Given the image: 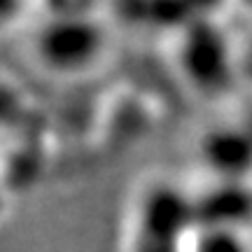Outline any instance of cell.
Returning <instances> with one entry per match:
<instances>
[{
  "mask_svg": "<svg viewBox=\"0 0 252 252\" xmlns=\"http://www.w3.org/2000/svg\"><path fill=\"white\" fill-rule=\"evenodd\" d=\"M105 31L91 17V5H54L33 37L35 59L47 70L77 75L98 61Z\"/></svg>",
  "mask_w": 252,
  "mask_h": 252,
  "instance_id": "obj_1",
  "label": "cell"
},
{
  "mask_svg": "<svg viewBox=\"0 0 252 252\" xmlns=\"http://www.w3.org/2000/svg\"><path fill=\"white\" fill-rule=\"evenodd\" d=\"M178 63L198 91L217 96L234 80V52L213 19L196 17L180 31Z\"/></svg>",
  "mask_w": 252,
  "mask_h": 252,
  "instance_id": "obj_2",
  "label": "cell"
},
{
  "mask_svg": "<svg viewBox=\"0 0 252 252\" xmlns=\"http://www.w3.org/2000/svg\"><path fill=\"white\" fill-rule=\"evenodd\" d=\"M196 231L194 196L171 182H157L143 191L135 208V236L182 245Z\"/></svg>",
  "mask_w": 252,
  "mask_h": 252,
  "instance_id": "obj_3",
  "label": "cell"
},
{
  "mask_svg": "<svg viewBox=\"0 0 252 252\" xmlns=\"http://www.w3.org/2000/svg\"><path fill=\"white\" fill-rule=\"evenodd\" d=\"M201 161L217 180L248 182L252 173V128L245 126H215L198 145Z\"/></svg>",
  "mask_w": 252,
  "mask_h": 252,
  "instance_id": "obj_4",
  "label": "cell"
},
{
  "mask_svg": "<svg viewBox=\"0 0 252 252\" xmlns=\"http://www.w3.org/2000/svg\"><path fill=\"white\" fill-rule=\"evenodd\" d=\"M196 229H234L243 231L252 222V187L248 182L217 180L206 191L194 196Z\"/></svg>",
  "mask_w": 252,
  "mask_h": 252,
  "instance_id": "obj_5",
  "label": "cell"
},
{
  "mask_svg": "<svg viewBox=\"0 0 252 252\" xmlns=\"http://www.w3.org/2000/svg\"><path fill=\"white\" fill-rule=\"evenodd\" d=\"M189 241H191L189 252H252L243 231H234V229L201 226L191 234Z\"/></svg>",
  "mask_w": 252,
  "mask_h": 252,
  "instance_id": "obj_6",
  "label": "cell"
},
{
  "mask_svg": "<svg viewBox=\"0 0 252 252\" xmlns=\"http://www.w3.org/2000/svg\"><path fill=\"white\" fill-rule=\"evenodd\" d=\"M135 9L140 12V21L159 26V28H166V31H173V28L182 31V28L189 26L198 17L196 7H191V5H173V2L135 5Z\"/></svg>",
  "mask_w": 252,
  "mask_h": 252,
  "instance_id": "obj_7",
  "label": "cell"
},
{
  "mask_svg": "<svg viewBox=\"0 0 252 252\" xmlns=\"http://www.w3.org/2000/svg\"><path fill=\"white\" fill-rule=\"evenodd\" d=\"M131 252H185V250H182V245L159 243V241H147V238L135 236L133 245H131Z\"/></svg>",
  "mask_w": 252,
  "mask_h": 252,
  "instance_id": "obj_8",
  "label": "cell"
},
{
  "mask_svg": "<svg viewBox=\"0 0 252 252\" xmlns=\"http://www.w3.org/2000/svg\"><path fill=\"white\" fill-rule=\"evenodd\" d=\"M19 9H21V5H17V2H0V26L9 24Z\"/></svg>",
  "mask_w": 252,
  "mask_h": 252,
  "instance_id": "obj_9",
  "label": "cell"
},
{
  "mask_svg": "<svg viewBox=\"0 0 252 252\" xmlns=\"http://www.w3.org/2000/svg\"><path fill=\"white\" fill-rule=\"evenodd\" d=\"M2 203H5V194H2V187H0V210H2Z\"/></svg>",
  "mask_w": 252,
  "mask_h": 252,
  "instance_id": "obj_10",
  "label": "cell"
},
{
  "mask_svg": "<svg viewBox=\"0 0 252 252\" xmlns=\"http://www.w3.org/2000/svg\"><path fill=\"white\" fill-rule=\"evenodd\" d=\"M248 126H250V128H252V119H250V124H248Z\"/></svg>",
  "mask_w": 252,
  "mask_h": 252,
  "instance_id": "obj_11",
  "label": "cell"
}]
</instances>
